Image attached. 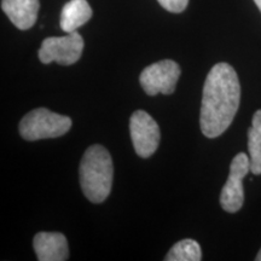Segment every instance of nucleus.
Here are the masks:
<instances>
[{"mask_svg":"<svg viewBox=\"0 0 261 261\" xmlns=\"http://www.w3.org/2000/svg\"><path fill=\"white\" fill-rule=\"evenodd\" d=\"M254 2H255L256 6H257V8H259V10L261 11V0H254Z\"/></svg>","mask_w":261,"mask_h":261,"instance_id":"14","label":"nucleus"},{"mask_svg":"<svg viewBox=\"0 0 261 261\" xmlns=\"http://www.w3.org/2000/svg\"><path fill=\"white\" fill-rule=\"evenodd\" d=\"M248 152L250 159V172L261 174V110L254 114L252 127L248 129Z\"/></svg>","mask_w":261,"mask_h":261,"instance_id":"11","label":"nucleus"},{"mask_svg":"<svg viewBox=\"0 0 261 261\" xmlns=\"http://www.w3.org/2000/svg\"><path fill=\"white\" fill-rule=\"evenodd\" d=\"M92 17V9L87 0H70L61 12V28L65 33L76 32L77 28Z\"/></svg>","mask_w":261,"mask_h":261,"instance_id":"10","label":"nucleus"},{"mask_svg":"<svg viewBox=\"0 0 261 261\" xmlns=\"http://www.w3.org/2000/svg\"><path fill=\"white\" fill-rule=\"evenodd\" d=\"M255 259H256L257 261H261V249H260V252H259V253H257V255H256V257H255Z\"/></svg>","mask_w":261,"mask_h":261,"instance_id":"15","label":"nucleus"},{"mask_svg":"<svg viewBox=\"0 0 261 261\" xmlns=\"http://www.w3.org/2000/svg\"><path fill=\"white\" fill-rule=\"evenodd\" d=\"M71 127V119L45 108L32 110L19 122V135L25 140L58 138Z\"/></svg>","mask_w":261,"mask_h":261,"instance_id":"3","label":"nucleus"},{"mask_svg":"<svg viewBox=\"0 0 261 261\" xmlns=\"http://www.w3.org/2000/svg\"><path fill=\"white\" fill-rule=\"evenodd\" d=\"M180 77V67L174 61L165 60L146 67L139 76L143 90L149 96L172 94Z\"/></svg>","mask_w":261,"mask_h":261,"instance_id":"6","label":"nucleus"},{"mask_svg":"<svg viewBox=\"0 0 261 261\" xmlns=\"http://www.w3.org/2000/svg\"><path fill=\"white\" fill-rule=\"evenodd\" d=\"M40 3L39 0H2V9L12 24L27 31L37 22Z\"/></svg>","mask_w":261,"mask_h":261,"instance_id":"9","label":"nucleus"},{"mask_svg":"<svg viewBox=\"0 0 261 261\" xmlns=\"http://www.w3.org/2000/svg\"><path fill=\"white\" fill-rule=\"evenodd\" d=\"M201 259L200 244L191 238L175 243L165 257L166 261H200Z\"/></svg>","mask_w":261,"mask_h":261,"instance_id":"12","label":"nucleus"},{"mask_svg":"<svg viewBox=\"0 0 261 261\" xmlns=\"http://www.w3.org/2000/svg\"><path fill=\"white\" fill-rule=\"evenodd\" d=\"M39 261H65L69 257L67 238L60 232H39L33 240Z\"/></svg>","mask_w":261,"mask_h":261,"instance_id":"8","label":"nucleus"},{"mask_svg":"<svg viewBox=\"0 0 261 261\" xmlns=\"http://www.w3.org/2000/svg\"><path fill=\"white\" fill-rule=\"evenodd\" d=\"M113 160L102 145H92L80 162V185L85 196L93 203L107 200L113 187Z\"/></svg>","mask_w":261,"mask_h":261,"instance_id":"2","label":"nucleus"},{"mask_svg":"<svg viewBox=\"0 0 261 261\" xmlns=\"http://www.w3.org/2000/svg\"><path fill=\"white\" fill-rule=\"evenodd\" d=\"M250 172V159L244 152L236 155L231 162L228 178L220 194V204L225 212L236 213L244 202L243 179Z\"/></svg>","mask_w":261,"mask_h":261,"instance_id":"5","label":"nucleus"},{"mask_svg":"<svg viewBox=\"0 0 261 261\" xmlns=\"http://www.w3.org/2000/svg\"><path fill=\"white\" fill-rule=\"evenodd\" d=\"M84 51V39L77 32L68 33L64 37H51L42 41L39 60L44 64L57 62L70 65L80 60Z\"/></svg>","mask_w":261,"mask_h":261,"instance_id":"4","label":"nucleus"},{"mask_svg":"<svg viewBox=\"0 0 261 261\" xmlns=\"http://www.w3.org/2000/svg\"><path fill=\"white\" fill-rule=\"evenodd\" d=\"M129 132L137 155L148 159L160 145V127L144 110H137L129 120Z\"/></svg>","mask_w":261,"mask_h":261,"instance_id":"7","label":"nucleus"},{"mask_svg":"<svg viewBox=\"0 0 261 261\" xmlns=\"http://www.w3.org/2000/svg\"><path fill=\"white\" fill-rule=\"evenodd\" d=\"M158 2L163 9H166L169 12H173V14L182 12L189 4V0H158Z\"/></svg>","mask_w":261,"mask_h":261,"instance_id":"13","label":"nucleus"},{"mask_svg":"<svg viewBox=\"0 0 261 261\" xmlns=\"http://www.w3.org/2000/svg\"><path fill=\"white\" fill-rule=\"evenodd\" d=\"M241 99L237 73L227 63H218L207 75L202 96L200 125L207 138H217L236 116Z\"/></svg>","mask_w":261,"mask_h":261,"instance_id":"1","label":"nucleus"}]
</instances>
